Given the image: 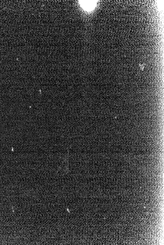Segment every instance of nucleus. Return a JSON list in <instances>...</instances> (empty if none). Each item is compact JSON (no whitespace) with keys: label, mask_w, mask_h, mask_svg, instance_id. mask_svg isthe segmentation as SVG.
<instances>
[{"label":"nucleus","mask_w":164,"mask_h":245,"mask_svg":"<svg viewBox=\"0 0 164 245\" xmlns=\"http://www.w3.org/2000/svg\"><path fill=\"white\" fill-rule=\"evenodd\" d=\"M82 7L87 10H90L94 8L95 3L94 1H81Z\"/></svg>","instance_id":"nucleus-1"}]
</instances>
